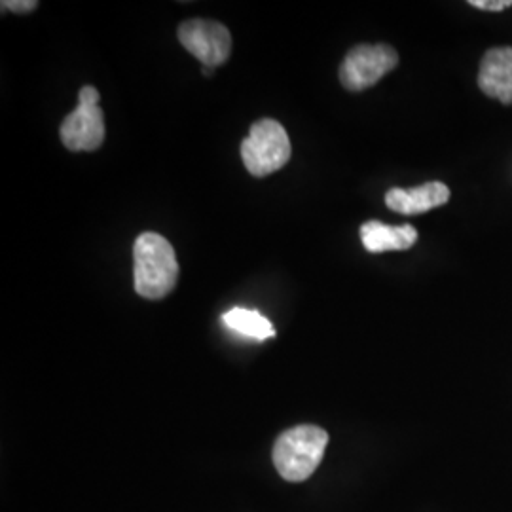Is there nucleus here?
Returning <instances> with one entry per match:
<instances>
[{"label": "nucleus", "instance_id": "nucleus-1", "mask_svg": "<svg viewBox=\"0 0 512 512\" xmlns=\"http://www.w3.org/2000/svg\"><path fill=\"white\" fill-rule=\"evenodd\" d=\"M179 262L173 245L160 234L145 232L133 245V285L139 296L162 300L177 287Z\"/></svg>", "mask_w": 512, "mask_h": 512}, {"label": "nucleus", "instance_id": "nucleus-2", "mask_svg": "<svg viewBox=\"0 0 512 512\" xmlns=\"http://www.w3.org/2000/svg\"><path fill=\"white\" fill-rule=\"evenodd\" d=\"M329 433L317 425H298L281 433L274 444L275 469L287 482H304L319 467Z\"/></svg>", "mask_w": 512, "mask_h": 512}, {"label": "nucleus", "instance_id": "nucleus-3", "mask_svg": "<svg viewBox=\"0 0 512 512\" xmlns=\"http://www.w3.org/2000/svg\"><path fill=\"white\" fill-rule=\"evenodd\" d=\"M241 160L255 177H266L291 160V141L285 128L272 118H262L249 129L241 143Z\"/></svg>", "mask_w": 512, "mask_h": 512}, {"label": "nucleus", "instance_id": "nucleus-4", "mask_svg": "<svg viewBox=\"0 0 512 512\" xmlns=\"http://www.w3.org/2000/svg\"><path fill=\"white\" fill-rule=\"evenodd\" d=\"M101 95L93 86L78 93V107L61 124V141L73 152H92L105 141V116L99 107Z\"/></svg>", "mask_w": 512, "mask_h": 512}, {"label": "nucleus", "instance_id": "nucleus-5", "mask_svg": "<svg viewBox=\"0 0 512 512\" xmlns=\"http://www.w3.org/2000/svg\"><path fill=\"white\" fill-rule=\"evenodd\" d=\"M397 63L399 55L391 46L361 44L346 55L340 67V82L349 92H363L391 73Z\"/></svg>", "mask_w": 512, "mask_h": 512}, {"label": "nucleus", "instance_id": "nucleus-6", "mask_svg": "<svg viewBox=\"0 0 512 512\" xmlns=\"http://www.w3.org/2000/svg\"><path fill=\"white\" fill-rule=\"evenodd\" d=\"M177 37L190 54L202 61L203 67H219L232 52V35L217 21L188 19L181 23Z\"/></svg>", "mask_w": 512, "mask_h": 512}, {"label": "nucleus", "instance_id": "nucleus-7", "mask_svg": "<svg viewBox=\"0 0 512 512\" xmlns=\"http://www.w3.org/2000/svg\"><path fill=\"white\" fill-rule=\"evenodd\" d=\"M478 86L488 97L512 105V48H494L482 57Z\"/></svg>", "mask_w": 512, "mask_h": 512}, {"label": "nucleus", "instance_id": "nucleus-8", "mask_svg": "<svg viewBox=\"0 0 512 512\" xmlns=\"http://www.w3.org/2000/svg\"><path fill=\"white\" fill-rule=\"evenodd\" d=\"M450 200V188L442 183H427L418 188H391L385 194L389 209L403 215H420Z\"/></svg>", "mask_w": 512, "mask_h": 512}, {"label": "nucleus", "instance_id": "nucleus-9", "mask_svg": "<svg viewBox=\"0 0 512 512\" xmlns=\"http://www.w3.org/2000/svg\"><path fill=\"white\" fill-rule=\"evenodd\" d=\"M361 241L368 253L404 251L418 241V230L412 224L387 226L380 220H368L361 226Z\"/></svg>", "mask_w": 512, "mask_h": 512}, {"label": "nucleus", "instance_id": "nucleus-10", "mask_svg": "<svg viewBox=\"0 0 512 512\" xmlns=\"http://www.w3.org/2000/svg\"><path fill=\"white\" fill-rule=\"evenodd\" d=\"M222 321L228 329L236 330L239 334L255 340H268L275 336L274 325L268 317L256 310H245V308H232L222 315Z\"/></svg>", "mask_w": 512, "mask_h": 512}, {"label": "nucleus", "instance_id": "nucleus-11", "mask_svg": "<svg viewBox=\"0 0 512 512\" xmlns=\"http://www.w3.org/2000/svg\"><path fill=\"white\" fill-rule=\"evenodd\" d=\"M37 6V0H4V2H2V8H4V10L18 12V14L33 12Z\"/></svg>", "mask_w": 512, "mask_h": 512}, {"label": "nucleus", "instance_id": "nucleus-12", "mask_svg": "<svg viewBox=\"0 0 512 512\" xmlns=\"http://www.w3.org/2000/svg\"><path fill=\"white\" fill-rule=\"evenodd\" d=\"M471 6L480 8V10H488V12H501L505 8L512 6V0H471Z\"/></svg>", "mask_w": 512, "mask_h": 512}, {"label": "nucleus", "instance_id": "nucleus-13", "mask_svg": "<svg viewBox=\"0 0 512 512\" xmlns=\"http://www.w3.org/2000/svg\"><path fill=\"white\" fill-rule=\"evenodd\" d=\"M213 71H215L213 67H203L202 69L203 76H211V74H213Z\"/></svg>", "mask_w": 512, "mask_h": 512}]
</instances>
